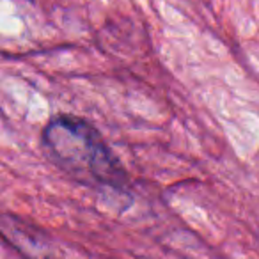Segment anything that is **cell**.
<instances>
[{
  "instance_id": "1",
  "label": "cell",
  "mask_w": 259,
  "mask_h": 259,
  "mask_svg": "<svg viewBox=\"0 0 259 259\" xmlns=\"http://www.w3.org/2000/svg\"><path fill=\"white\" fill-rule=\"evenodd\" d=\"M48 158L85 187L117 195H130L128 174L103 135L87 119L57 115L41 134Z\"/></svg>"
}]
</instances>
